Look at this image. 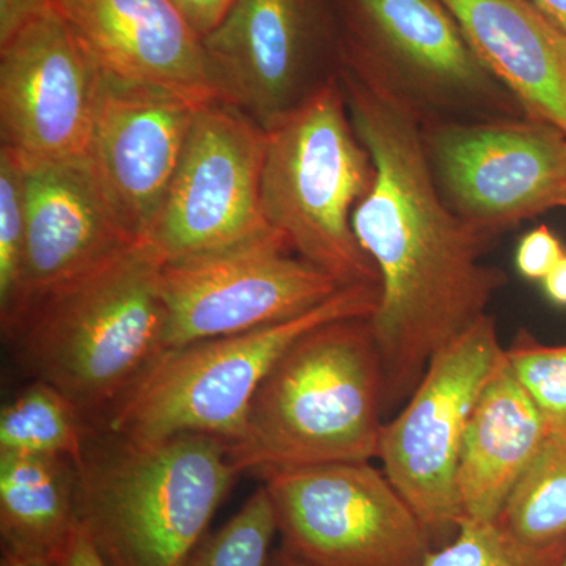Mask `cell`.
I'll return each instance as SVG.
<instances>
[{
    "mask_svg": "<svg viewBox=\"0 0 566 566\" xmlns=\"http://www.w3.org/2000/svg\"><path fill=\"white\" fill-rule=\"evenodd\" d=\"M77 474L80 526L107 566H181L240 475L212 436L140 441L102 427Z\"/></svg>",
    "mask_w": 566,
    "mask_h": 566,
    "instance_id": "obj_4",
    "label": "cell"
},
{
    "mask_svg": "<svg viewBox=\"0 0 566 566\" xmlns=\"http://www.w3.org/2000/svg\"><path fill=\"white\" fill-rule=\"evenodd\" d=\"M200 39L214 32L237 0H170Z\"/></svg>",
    "mask_w": 566,
    "mask_h": 566,
    "instance_id": "obj_28",
    "label": "cell"
},
{
    "mask_svg": "<svg viewBox=\"0 0 566 566\" xmlns=\"http://www.w3.org/2000/svg\"><path fill=\"white\" fill-rule=\"evenodd\" d=\"M348 2L356 36L340 48V63L386 82L422 117L428 109H515L441 0Z\"/></svg>",
    "mask_w": 566,
    "mask_h": 566,
    "instance_id": "obj_12",
    "label": "cell"
},
{
    "mask_svg": "<svg viewBox=\"0 0 566 566\" xmlns=\"http://www.w3.org/2000/svg\"><path fill=\"white\" fill-rule=\"evenodd\" d=\"M282 547L308 566H422L427 528L371 461L262 476Z\"/></svg>",
    "mask_w": 566,
    "mask_h": 566,
    "instance_id": "obj_8",
    "label": "cell"
},
{
    "mask_svg": "<svg viewBox=\"0 0 566 566\" xmlns=\"http://www.w3.org/2000/svg\"><path fill=\"white\" fill-rule=\"evenodd\" d=\"M277 524L266 488H259L221 528L205 536L181 566H268Z\"/></svg>",
    "mask_w": 566,
    "mask_h": 566,
    "instance_id": "obj_24",
    "label": "cell"
},
{
    "mask_svg": "<svg viewBox=\"0 0 566 566\" xmlns=\"http://www.w3.org/2000/svg\"><path fill=\"white\" fill-rule=\"evenodd\" d=\"M268 566H308L305 565L304 562H301L300 558L292 556L289 551L283 549V547H279V549L273 551L271 554L270 564Z\"/></svg>",
    "mask_w": 566,
    "mask_h": 566,
    "instance_id": "obj_33",
    "label": "cell"
},
{
    "mask_svg": "<svg viewBox=\"0 0 566 566\" xmlns=\"http://www.w3.org/2000/svg\"><path fill=\"white\" fill-rule=\"evenodd\" d=\"M504 357L497 323L486 314L436 354L398 415L382 424L376 460L433 543L450 542L463 520L457 472L465 428Z\"/></svg>",
    "mask_w": 566,
    "mask_h": 566,
    "instance_id": "obj_7",
    "label": "cell"
},
{
    "mask_svg": "<svg viewBox=\"0 0 566 566\" xmlns=\"http://www.w3.org/2000/svg\"><path fill=\"white\" fill-rule=\"evenodd\" d=\"M159 262L137 243L33 297L2 331L18 363L76 406L91 427L167 352Z\"/></svg>",
    "mask_w": 566,
    "mask_h": 566,
    "instance_id": "obj_2",
    "label": "cell"
},
{
    "mask_svg": "<svg viewBox=\"0 0 566 566\" xmlns=\"http://www.w3.org/2000/svg\"><path fill=\"white\" fill-rule=\"evenodd\" d=\"M77 495L69 458L0 452L2 553L52 566L80 526Z\"/></svg>",
    "mask_w": 566,
    "mask_h": 566,
    "instance_id": "obj_20",
    "label": "cell"
},
{
    "mask_svg": "<svg viewBox=\"0 0 566 566\" xmlns=\"http://www.w3.org/2000/svg\"><path fill=\"white\" fill-rule=\"evenodd\" d=\"M342 289L273 227L218 251L161 263L167 349L296 318Z\"/></svg>",
    "mask_w": 566,
    "mask_h": 566,
    "instance_id": "obj_9",
    "label": "cell"
},
{
    "mask_svg": "<svg viewBox=\"0 0 566 566\" xmlns=\"http://www.w3.org/2000/svg\"><path fill=\"white\" fill-rule=\"evenodd\" d=\"M439 191L455 214L493 240L566 208V134L536 118L434 123L424 129Z\"/></svg>",
    "mask_w": 566,
    "mask_h": 566,
    "instance_id": "obj_10",
    "label": "cell"
},
{
    "mask_svg": "<svg viewBox=\"0 0 566 566\" xmlns=\"http://www.w3.org/2000/svg\"><path fill=\"white\" fill-rule=\"evenodd\" d=\"M497 520L534 545L566 538V436H546Z\"/></svg>",
    "mask_w": 566,
    "mask_h": 566,
    "instance_id": "obj_22",
    "label": "cell"
},
{
    "mask_svg": "<svg viewBox=\"0 0 566 566\" xmlns=\"http://www.w3.org/2000/svg\"><path fill=\"white\" fill-rule=\"evenodd\" d=\"M0 566H43L39 564H32V562L22 560V558L17 556H11V554L2 553V560H0Z\"/></svg>",
    "mask_w": 566,
    "mask_h": 566,
    "instance_id": "obj_34",
    "label": "cell"
},
{
    "mask_svg": "<svg viewBox=\"0 0 566 566\" xmlns=\"http://www.w3.org/2000/svg\"><path fill=\"white\" fill-rule=\"evenodd\" d=\"M505 356L538 408L547 436H566V344H543L523 327Z\"/></svg>",
    "mask_w": 566,
    "mask_h": 566,
    "instance_id": "obj_25",
    "label": "cell"
},
{
    "mask_svg": "<svg viewBox=\"0 0 566 566\" xmlns=\"http://www.w3.org/2000/svg\"><path fill=\"white\" fill-rule=\"evenodd\" d=\"M21 164L24 277L20 304L2 331L33 297L140 243L123 221L91 159Z\"/></svg>",
    "mask_w": 566,
    "mask_h": 566,
    "instance_id": "obj_16",
    "label": "cell"
},
{
    "mask_svg": "<svg viewBox=\"0 0 566 566\" xmlns=\"http://www.w3.org/2000/svg\"><path fill=\"white\" fill-rule=\"evenodd\" d=\"M55 6L57 0H0V46Z\"/></svg>",
    "mask_w": 566,
    "mask_h": 566,
    "instance_id": "obj_29",
    "label": "cell"
},
{
    "mask_svg": "<svg viewBox=\"0 0 566 566\" xmlns=\"http://www.w3.org/2000/svg\"><path fill=\"white\" fill-rule=\"evenodd\" d=\"M385 375L368 318L308 331L274 364L229 446L238 474L378 458Z\"/></svg>",
    "mask_w": 566,
    "mask_h": 566,
    "instance_id": "obj_3",
    "label": "cell"
},
{
    "mask_svg": "<svg viewBox=\"0 0 566 566\" xmlns=\"http://www.w3.org/2000/svg\"><path fill=\"white\" fill-rule=\"evenodd\" d=\"M527 117L566 134V35L528 0H441Z\"/></svg>",
    "mask_w": 566,
    "mask_h": 566,
    "instance_id": "obj_18",
    "label": "cell"
},
{
    "mask_svg": "<svg viewBox=\"0 0 566 566\" xmlns=\"http://www.w3.org/2000/svg\"><path fill=\"white\" fill-rule=\"evenodd\" d=\"M562 566H566V556H565V560H564V564H562Z\"/></svg>",
    "mask_w": 566,
    "mask_h": 566,
    "instance_id": "obj_35",
    "label": "cell"
},
{
    "mask_svg": "<svg viewBox=\"0 0 566 566\" xmlns=\"http://www.w3.org/2000/svg\"><path fill=\"white\" fill-rule=\"evenodd\" d=\"M199 104L104 73L87 158L140 243L161 210Z\"/></svg>",
    "mask_w": 566,
    "mask_h": 566,
    "instance_id": "obj_15",
    "label": "cell"
},
{
    "mask_svg": "<svg viewBox=\"0 0 566 566\" xmlns=\"http://www.w3.org/2000/svg\"><path fill=\"white\" fill-rule=\"evenodd\" d=\"M379 296V286H345L296 318L167 349L102 428L140 441L196 433L232 444L243 433L264 376L282 354L323 324L370 318Z\"/></svg>",
    "mask_w": 566,
    "mask_h": 566,
    "instance_id": "obj_6",
    "label": "cell"
},
{
    "mask_svg": "<svg viewBox=\"0 0 566 566\" xmlns=\"http://www.w3.org/2000/svg\"><path fill=\"white\" fill-rule=\"evenodd\" d=\"M266 132L222 99L199 104L147 244L167 263L270 229L262 210Z\"/></svg>",
    "mask_w": 566,
    "mask_h": 566,
    "instance_id": "obj_11",
    "label": "cell"
},
{
    "mask_svg": "<svg viewBox=\"0 0 566 566\" xmlns=\"http://www.w3.org/2000/svg\"><path fill=\"white\" fill-rule=\"evenodd\" d=\"M203 43L219 99L264 132L338 74L326 0H237Z\"/></svg>",
    "mask_w": 566,
    "mask_h": 566,
    "instance_id": "obj_14",
    "label": "cell"
},
{
    "mask_svg": "<svg viewBox=\"0 0 566 566\" xmlns=\"http://www.w3.org/2000/svg\"><path fill=\"white\" fill-rule=\"evenodd\" d=\"M57 7L104 73L196 103L219 99L203 40L170 0H57Z\"/></svg>",
    "mask_w": 566,
    "mask_h": 566,
    "instance_id": "obj_17",
    "label": "cell"
},
{
    "mask_svg": "<svg viewBox=\"0 0 566 566\" xmlns=\"http://www.w3.org/2000/svg\"><path fill=\"white\" fill-rule=\"evenodd\" d=\"M25 262L24 180L20 158L0 147V324L20 304Z\"/></svg>",
    "mask_w": 566,
    "mask_h": 566,
    "instance_id": "obj_26",
    "label": "cell"
},
{
    "mask_svg": "<svg viewBox=\"0 0 566 566\" xmlns=\"http://www.w3.org/2000/svg\"><path fill=\"white\" fill-rule=\"evenodd\" d=\"M52 566H107L87 534L77 526Z\"/></svg>",
    "mask_w": 566,
    "mask_h": 566,
    "instance_id": "obj_30",
    "label": "cell"
},
{
    "mask_svg": "<svg viewBox=\"0 0 566 566\" xmlns=\"http://www.w3.org/2000/svg\"><path fill=\"white\" fill-rule=\"evenodd\" d=\"M551 24L566 35V0H528Z\"/></svg>",
    "mask_w": 566,
    "mask_h": 566,
    "instance_id": "obj_32",
    "label": "cell"
},
{
    "mask_svg": "<svg viewBox=\"0 0 566 566\" xmlns=\"http://www.w3.org/2000/svg\"><path fill=\"white\" fill-rule=\"evenodd\" d=\"M560 240L546 226L524 234L516 249V270L527 281H545L547 274L564 259Z\"/></svg>",
    "mask_w": 566,
    "mask_h": 566,
    "instance_id": "obj_27",
    "label": "cell"
},
{
    "mask_svg": "<svg viewBox=\"0 0 566 566\" xmlns=\"http://www.w3.org/2000/svg\"><path fill=\"white\" fill-rule=\"evenodd\" d=\"M104 71L59 7L0 46L2 147L24 163L87 158Z\"/></svg>",
    "mask_w": 566,
    "mask_h": 566,
    "instance_id": "obj_13",
    "label": "cell"
},
{
    "mask_svg": "<svg viewBox=\"0 0 566 566\" xmlns=\"http://www.w3.org/2000/svg\"><path fill=\"white\" fill-rule=\"evenodd\" d=\"M566 538L549 545L524 542L499 520L463 517L457 535L431 551L422 566H562Z\"/></svg>",
    "mask_w": 566,
    "mask_h": 566,
    "instance_id": "obj_23",
    "label": "cell"
},
{
    "mask_svg": "<svg viewBox=\"0 0 566 566\" xmlns=\"http://www.w3.org/2000/svg\"><path fill=\"white\" fill-rule=\"evenodd\" d=\"M546 436L538 408L505 356L465 428L457 472L463 517L497 520Z\"/></svg>",
    "mask_w": 566,
    "mask_h": 566,
    "instance_id": "obj_19",
    "label": "cell"
},
{
    "mask_svg": "<svg viewBox=\"0 0 566 566\" xmlns=\"http://www.w3.org/2000/svg\"><path fill=\"white\" fill-rule=\"evenodd\" d=\"M338 80L375 166L353 229L381 289L368 323L381 357L386 415L405 405L436 354L486 315L506 274L483 262L490 238L439 191L420 112L367 71L340 65Z\"/></svg>",
    "mask_w": 566,
    "mask_h": 566,
    "instance_id": "obj_1",
    "label": "cell"
},
{
    "mask_svg": "<svg viewBox=\"0 0 566 566\" xmlns=\"http://www.w3.org/2000/svg\"><path fill=\"white\" fill-rule=\"evenodd\" d=\"M91 424L69 398L32 379L0 411V452L69 458L80 464Z\"/></svg>",
    "mask_w": 566,
    "mask_h": 566,
    "instance_id": "obj_21",
    "label": "cell"
},
{
    "mask_svg": "<svg viewBox=\"0 0 566 566\" xmlns=\"http://www.w3.org/2000/svg\"><path fill=\"white\" fill-rule=\"evenodd\" d=\"M374 180V161L354 129L338 74L266 132L264 219L342 286H379L353 229L354 210Z\"/></svg>",
    "mask_w": 566,
    "mask_h": 566,
    "instance_id": "obj_5",
    "label": "cell"
},
{
    "mask_svg": "<svg viewBox=\"0 0 566 566\" xmlns=\"http://www.w3.org/2000/svg\"><path fill=\"white\" fill-rule=\"evenodd\" d=\"M543 286H545V293L551 303L566 307V252L564 259L547 274Z\"/></svg>",
    "mask_w": 566,
    "mask_h": 566,
    "instance_id": "obj_31",
    "label": "cell"
}]
</instances>
